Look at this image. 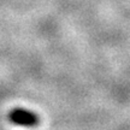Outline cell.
I'll use <instances>...</instances> for the list:
<instances>
[{
	"instance_id": "1",
	"label": "cell",
	"mask_w": 130,
	"mask_h": 130,
	"mask_svg": "<svg viewBox=\"0 0 130 130\" xmlns=\"http://www.w3.org/2000/svg\"><path fill=\"white\" fill-rule=\"evenodd\" d=\"M9 121L14 125L34 128L40 124V117L37 113L30 111L28 108L17 107V108H12L9 112Z\"/></svg>"
}]
</instances>
